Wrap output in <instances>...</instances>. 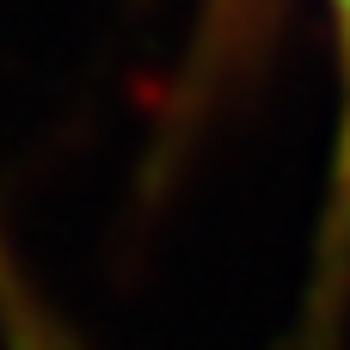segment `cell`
<instances>
[{
    "label": "cell",
    "mask_w": 350,
    "mask_h": 350,
    "mask_svg": "<svg viewBox=\"0 0 350 350\" xmlns=\"http://www.w3.org/2000/svg\"><path fill=\"white\" fill-rule=\"evenodd\" d=\"M0 350H92L74 332V320H62V308L43 295L25 252L6 240V221H0Z\"/></svg>",
    "instance_id": "cell-1"
},
{
    "label": "cell",
    "mask_w": 350,
    "mask_h": 350,
    "mask_svg": "<svg viewBox=\"0 0 350 350\" xmlns=\"http://www.w3.org/2000/svg\"><path fill=\"white\" fill-rule=\"evenodd\" d=\"M338 18V68H345V111H338V160H332V215H326V252L332 277L350 258V0H332Z\"/></svg>",
    "instance_id": "cell-2"
}]
</instances>
